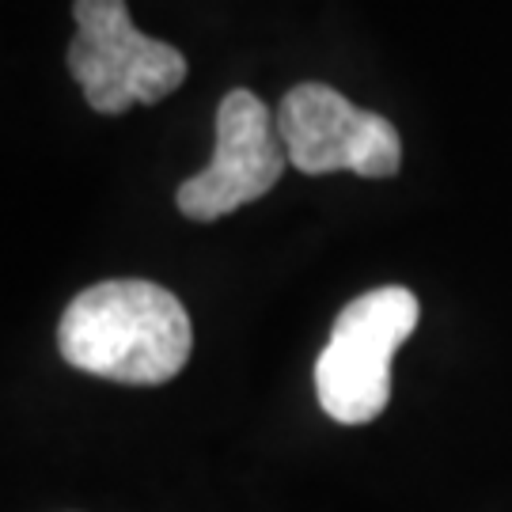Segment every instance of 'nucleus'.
Segmentation results:
<instances>
[{
  "label": "nucleus",
  "mask_w": 512,
  "mask_h": 512,
  "mask_svg": "<svg viewBox=\"0 0 512 512\" xmlns=\"http://www.w3.org/2000/svg\"><path fill=\"white\" fill-rule=\"evenodd\" d=\"M289 152L266 103L247 88H236L217 107V148L205 171L190 175L175 190L179 213L190 220L232 217L247 202L270 194L285 175Z\"/></svg>",
  "instance_id": "obj_5"
},
{
  "label": "nucleus",
  "mask_w": 512,
  "mask_h": 512,
  "mask_svg": "<svg viewBox=\"0 0 512 512\" xmlns=\"http://www.w3.org/2000/svg\"><path fill=\"white\" fill-rule=\"evenodd\" d=\"M418 327V296L384 285L349 300L315 361V395L330 421L368 425L391 399V361Z\"/></svg>",
  "instance_id": "obj_2"
},
{
  "label": "nucleus",
  "mask_w": 512,
  "mask_h": 512,
  "mask_svg": "<svg viewBox=\"0 0 512 512\" xmlns=\"http://www.w3.org/2000/svg\"><path fill=\"white\" fill-rule=\"evenodd\" d=\"M73 19L69 73L99 114L114 118L133 103H160L186 80V57L141 35L126 0H73Z\"/></svg>",
  "instance_id": "obj_3"
},
{
  "label": "nucleus",
  "mask_w": 512,
  "mask_h": 512,
  "mask_svg": "<svg viewBox=\"0 0 512 512\" xmlns=\"http://www.w3.org/2000/svg\"><path fill=\"white\" fill-rule=\"evenodd\" d=\"M277 133L289 164L304 175L353 171L361 179H391L403 164L399 129L384 114L353 107L327 84H296L281 99Z\"/></svg>",
  "instance_id": "obj_4"
},
{
  "label": "nucleus",
  "mask_w": 512,
  "mask_h": 512,
  "mask_svg": "<svg viewBox=\"0 0 512 512\" xmlns=\"http://www.w3.org/2000/svg\"><path fill=\"white\" fill-rule=\"evenodd\" d=\"M190 346L194 327L179 296L141 277L84 289L57 327V349L69 365L133 387L175 380Z\"/></svg>",
  "instance_id": "obj_1"
}]
</instances>
